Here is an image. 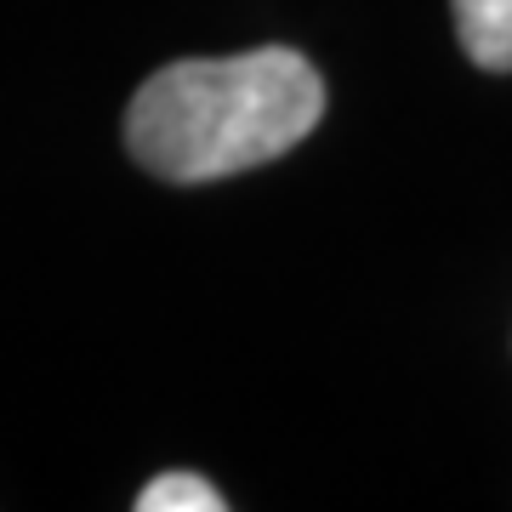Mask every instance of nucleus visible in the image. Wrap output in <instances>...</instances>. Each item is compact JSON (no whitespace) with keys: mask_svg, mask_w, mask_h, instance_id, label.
<instances>
[{"mask_svg":"<svg viewBox=\"0 0 512 512\" xmlns=\"http://www.w3.org/2000/svg\"><path fill=\"white\" fill-rule=\"evenodd\" d=\"M325 120V80L296 46L177 57L126 109L131 160L160 183H222L291 154Z\"/></svg>","mask_w":512,"mask_h":512,"instance_id":"nucleus-1","label":"nucleus"},{"mask_svg":"<svg viewBox=\"0 0 512 512\" xmlns=\"http://www.w3.org/2000/svg\"><path fill=\"white\" fill-rule=\"evenodd\" d=\"M456 35L478 69L512 74V0H456Z\"/></svg>","mask_w":512,"mask_h":512,"instance_id":"nucleus-2","label":"nucleus"},{"mask_svg":"<svg viewBox=\"0 0 512 512\" xmlns=\"http://www.w3.org/2000/svg\"><path fill=\"white\" fill-rule=\"evenodd\" d=\"M137 512H228V495L200 473H160L137 490Z\"/></svg>","mask_w":512,"mask_h":512,"instance_id":"nucleus-3","label":"nucleus"}]
</instances>
